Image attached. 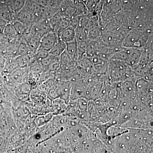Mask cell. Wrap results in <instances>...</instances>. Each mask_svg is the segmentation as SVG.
<instances>
[{
    "label": "cell",
    "mask_w": 153,
    "mask_h": 153,
    "mask_svg": "<svg viewBox=\"0 0 153 153\" xmlns=\"http://www.w3.org/2000/svg\"><path fill=\"white\" fill-rule=\"evenodd\" d=\"M153 38V29L133 28L129 31L122 43V47L143 49Z\"/></svg>",
    "instance_id": "6da1fadb"
},
{
    "label": "cell",
    "mask_w": 153,
    "mask_h": 153,
    "mask_svg": "<svg viewBox=\"0 0 153 153\" xmlns=\"http://www.w3.org/2000/svg\"><path fill=\"white\" fill-rule=\"evenodd\" d=\"M130 22L132 29H153V8L137 6L130 12Z\"/></svg>",
    "instance_id": "7a4b0ae2"
},
{
    "label": "cell",
    "mask_w": 153,
    "mask_h": 153,
    "mask_svg": "<svg viewBox=\"0 0 153 153\" xmlns=\"http://www.w3.org/2000/svg\"><path fill=\"white\" fill-rule=\"evenodd\" d=\"M71 81L70 100H75L78 99L86 100L88 82L87 79H81Z\"/></svg>",
    "instance_id": "3957f363"
},
{
    "label": "cell",
    "mask_w": 153,
    "mask_h": 153,
    "mask_svg": "<svg viewBox=\"0 0 153 153\" xmlns=\"http://www.w3.org/2000/svg\"><path fill=\"white\" fill-rule=\"evenodd\" d=\"M52 31L49 25V20L40 19L32 25L30 32L41 40L45 34Z\"/></svg>",
    "instance_id": "277c9868"
},
{
    "label": "cell",
    "mask_w": 153,
    "mask_h": 153,
    "mask_svg": "<svg viewBox=\"0 0 153 153\" xmlns=\"http://www.w3.org/2000/svg\"><path fill=\"white\" fill-rule=\"evenodd\" d=\"M58 98L61 99L68 105L70 101V91L71 81L70 80H57L55 83Z\"/></svg>",
    "instance_id": "5b68a950"
},
{
    "label": "cell",
    "mask_w": 153,
    "mask_h": 153,
    "mask_svg": "<svg viewBox=\"0 0 153 153\" xmlns=\"http://www.w3.org/2000/svg\"><path fill=\"white\" fill-rule=\"evenodd\" d=\"M137 95L139 97H148L153 94V82L143 77H139L135 82Z\"/></svg>",
    "instance_id": "8992f818"
},
{
    "label": "cell",
    "mask_w": 153,
    "mask_h": 153,
    "mask_svg": "<svg viewBox=\"0 0 153 153\" xmlns=\"http://www.w3.org/2000/svg\"><path fill=\"white\" fill-rule=\"evenodd\" d=\"M30 72L29 66L18 67L9 75L12 82L15 85H19L27 82Z\"/></svg>",
    "instance_id": "52a82bcc"
},
{
    "label": "cell",
    "mask_w": 153,
    "mask_h": 153,
    "mask_svg": "<svg viewBox=\"0 0 153 153\" xmlns=\"http://www.w3.org/2000/svg\"><path fill=\"white\" fill-rule=\"evenodd\" d=\"M58 40V35L54 31L47 33L41 38L38 50H44L49 52Z\"/></svg>",
    "instance_id": "ba28073f"
},
{
    "label": "cell",
    "mask_w": 153,
    "mask_h": 153,
    "mask_svg": "<svg viewBox=\"0 0 153 153\" xmlns=\"http://www.w3.org/2000/svg\"><path fill=\"white\" fill-rule=\"evenodd\" d=\"M118 26L130 31L131 30L130 22V12L120 10L111 19Z\"/></svg>",
    "instance_id": "9c48e42d"
},
{
    "label": "cell",
    "mask_w": 153,
    "mask_h": 153,
    "mask_svg": "<svg viewBox=\"0 0 153 153\" xmlns=\"http://www.w3.org/2000/svg\"><path fill=\"white\" fill-rule=\"evenodd\" d=\"M14 20L31 27L38 19L32 12L22 10L18 13L14 15Z\"/></svg>",
    "instance_id": "30bf717a"
},
{
    "label": "cell",
    "mask_w": 153,
    "mask_h": 153,
    "mask_svg": "<svg viewBox=\"0 0 153 153\" xmlns=\"http://www.w3.org/2000/svg\"><path fill=\"white\" fill-rule=\"evenodd\" d=\"M126 49L128 54L126 63L131 66L137 65L139 62L143 49L134 48H126Z\"/></svg>",
    "instance_id": "8fae6325"
},
{
    "label": "cell",
    "mask_w": 153,
    "mask_h": 153,
    "mask_svg": "<svg viewBox=\"0 0 153 153\" xmlns=\"http://www.w3.org/2000/svg\"><path fill=\"white\" fill-rule=\"evenodd\" d=\"M20 39L25 41L27 45L31 52L36 53L38 51L40 44V39L36 38L32 33L30 32L26 33L20 37Z\"/></svg>",
    "instance_id": "7c38bea8"
},
{
    "label": "cell",
    "mask_w": 153,
    "mask_h": 153,
    "mask_svg": "<svg viewBox=\"0 0 153 153\" xmlns=\"http://www.w3.org/2000/svg\"><path fill=\"white\" fill-rule=\"evenodd\" d=\"M68 106L65 101L61 99L57 98L55 99L52 102L51 106V113L54 115L63 114Z\"/></svg>",
    "instance_id": "4fadbf2b"
},
{
    "label": "cell",
    "mask_w": 153,
    "mask_h": 153,
    "mask_svg": "<svg viewBox=\"0 0 153 153\" xmlns=\"http://www.w3.org/2000/svg\"><path fill=\"white\" fill-rule=\"evenodd\" d=\"M66 43L58 38L56 44L49 51V55L53 57H59L66 50Z\"/></svg>",
    "instance_id": "5bb4252c"
},
{
    "label": "cell",
    "mask_w": 153,
    "mask_h": 153,
    "mask_svg": "<svg viewBox=\"0 0 153 153\" xmlns=\"http://www.w3.org/2000/svg\"><path fill=\"white\" fill-rule=\"evenodd\" d=\"M16 57H10L6 58L2 73L4 75H9L19 67Z\"/></svg>",
    "instance_id": "9a60e30c"
},
{
    "label": "cell",
    "mask_w": 153,
    "mask_h": 153,
    "mask_svg": "<svg viewBox=\"0 0 153 153\" xmlns=\"http://www.w3.org/2000/svg\"><path fill=\"white\" fill-rule=\"evenodd\" d=\"M66 51L69 57L76 64L78 58L77 42L75 40L66 43Z\"/></svg>",
    "instance_id": "2e32d148"
},
{
    "label": "cell",
    "mask_w": 153,
    "mask_h": 153,
    "mask_svg": "<svg viewBox=\"0 0 153 153\" xmlns=\"http://www.w3.org/2000/svg\"><path fill=\"white\" fill-rule=\"evenodd\" d=\"M11 23L13 26L15 31L19 38L26 33L30 32L31 27L30 26L23 24L16 20H13Z\"/></svg>",
    "instance_id": "e0dca14e"
},
{
    "label": "cell",
    "mask_w": 153,
    "mask_h": 153,
    "mask_svg": "<svg viewBox=\"0 0 153 153\" xmlns=\"http://www.w3.org/2000/svg\"><path fill=\"white\" fill-rule=\"evenodd\" d=\"M58 38L66 43L75 41V30L69 27L57 34Z\"/></svg>",
    "instance_id": "ac0fdd59"
},
{
    "label": "cell",
    "mask_w": 153,
    "mask_h": 153,
    "mask_svg": "<svg viewBox=\"0 0 153 153\" xmlns=\"http://www.w3.org/2000/svg\"><path fill=\"white\" fill-rule=\"evenodd\" d=\"M101 36L102 29L100 25L93 26L88 31V37L89 41H100Z\"/></svg>",
    "instance_id": "d6986e66"
},
{
    "label": "cell",
    "mask_w": 153,
    "mask_h": 153,
    "mask_svg": "<svg viewBox=\"0 0 153 153\" xmlns=\"http://www.w3.org/2000/svg\"><path fill=\"white\" fill-rule=\"evenodd\" d=\"M94 102L97 111L101 118L109 107L108 102L98 98L94 101Z\"/></svg>",
    "instance_id": "ffe728a7"
},
{
    "label": "cell",
    "mask_w": 153,
    "mask_h": 153,
    "mask_svg": "<svg viewBox=\"0 0 153 153\" xmlns=\"http://www.w3.org/2000/svg\"><path fill=\"white\" fill-rule=\"evenodd\" d=\"M26 0H11L8 7L14 15L20 12L24 7Z\"/></svg>",
    "instance_id": "44dd1931"
},
{
    "label": "cell",
    "mask_w": 153,
    "mask_h": 153,
    "mask_svg": "<svg viewBox=\"0 0 153 153\" xmlns=\"http://www.w3.org/2000/svg\"><path fill=\"white\" fill-rule=\"evenodd\" d=\"M3 35L10 40L17 41L20 40V38L17 35L13 26L11 23H9L6 26Z\"/></svg>",
    "instance_id": "7402d4cb"
},
{
    "label": "cell",
    "mask_w": 153,
    "mask_h": 153,
    "mask_svg": "<svg viewBox=\"0 0 153 153\" xmlns=\"http://www.w3.org/2000/svg\"><path fill=\"white\" fill-rule=\"evenodd\" d=\"M88 41V40L77 42L78 55L77 61L82 60L83 58L87 57V51Z\"/></svg>",
    "instance_id": "603a6c76"
},
{
    "label": "cell",
    "mask_w": 153,
    "mask_h": 153,
    "mask_svg": "<svg viewBox=\"0 0 153 153\" xmlns=\"http://www.w3.org/2000/svg\"><path fill=\"white\" fill-rule=\"evenodd\" d=\"M89 12L87 7L82 1H76L75 5V12L73 16L80 17Z\"/></svg>",
    "instance_id": "cb8c5ba5"
},
{
    "label": "cell",
    "mask_w": 153,
    "mask_h": 153,
    "mask_svg": "<svg viewBox=\"0 0 153 153\" xmlns=\"http://www.w3.org/2000/svg\"><path fill=\"white\" fill-rule=\"evenodd\" d=\"M59 9L51 7H43L41 19L49 20L55 14L58 13Z\"/></svg>",
    "instance_id": "d4e9b609"
},
{
    "label": "cell",
    "mask_w": 153,
    "mask_h": 153,
    "mask_svg": "<svg viewBox=\"0 0 153 153\" xmlns=\"http://www.w3.org/2000/svg\"><path fill=\"white\" fill-rule=\"evenodd\" d=\"M75 39L76 42L88 40V33L84 28L77 27L75 30Z\"/></svg>",
    "instance_id": "484cf974"
},
{
    "label": "cell",
    "mask_w": 153,
    "mask_h": 153,
    "mask_svg": "<svg viewBox=\"0 0 153 153\" xmlns=\"http://www.w3.org/2000/svg\"><path fill=\"white\" fill-rule=\"evenodd\" d=\"M30 52H32L30 51L27 45L26 44L25 41L20 39L19 44L17 46V56L27 55L29 54Z\"/></svg>",
    "instance_id": "4316f807"
},
{
    "label": "cell",
    "mask_w": 153,
    "mask_h": 153,
    "mask_svg": "<svg viewBox=\"0 0 153 153\" xmlns=\"http://www.w3.org/2000/svg\"><path fill=\"white\" fill-rule=\"evenodd\" d=\"M69 19H63L61 22L54 28L53 31L58 34L69 27Z\"/></svg>",
    "instance_id": "83f0119b"
},
{
    "label": "cell",
    "mask_w": 153,
    "mask_h": 153,
    "mask_svg": "<svg viewBox=\"0 0 153 153\" xmlns=\"http://www.w3.org/2000/svg\"><path fill=\"white\" fill-rule=\"evenodd\" d=\"M30 72L35 74H41L44 71V68L40 62L36 61L29 66Z\"/></svg>",
    "instance_id": "f1b7e54d"
},
{
    "label": "cell",
    "mask_w": 153,
    "mask_h": 153,
    "mask_svg": "<svg viewBox=\"0 0 153 153\" xmlns=\"http://www.w3.org/2000/svg\"><path fill=\"white\" fill-rule=\"evenodd\" d=\"M62 19H63V18L58 12L54 16H53L52 18L48 20L49 25H50L51 27L52 28V31L54 28L61 22Z\"/></svg>",
    "instance_id": "f546056e"
},
{
    "label": "cell",
    "mask_w": 153,
    "mask_h": 153,
    "mask_svg": "<svg viewBox=\"0 0 153 153\" xmlns=\"http://www.w3.org/2000/svg\"><path fill=\"white\" fill-rule=\"evenodd\" d=\"M49 55L48 51L44 50H38L35 54V58L38 62H41V60L45 59Z\"/></svg>",
    "instance_id": "4dcf8cb0"
},
{
    "label": "cell",
    "mask_w": 153,
    "mask_h": 153,
    "mask_svg": "<svg viewBox=\"0 0 153 153\" xmlns=\"http://www.w3.org/2000/svg\"><path fill=\"white\" fill-rule=\"evenodd\" d=\"M35 3L42 7H49L50 5V0H34Z\"/></svg>",
    "instance_id": "1f68e13d"
},
{
    "label": "cell",
    "mask_w": 153,
    "mask_h": 153,
    "mask_svg": "<svg viewBox=\"0 0 153 153\" xmlns=\"http://www.w3.org/2000/svg\"><path fill=\"white\" fill-rule=\"evenodd\" d=\"M9 23L6 20L0 19V33L2 34L6 26Z\"/></svg>",
    "instance_id": "d6a6232c"
},
{
    "label": "cell",
    "mask_w": 153,
    "mask_h": 153,
    "mask_svg": "<svg viewBox=\"0 0 153 153\" xmlns=\"http://www.w3.org/2000/svg\"><path fill=\"white\" fill-rule=\"evenodd\" d=\"M76 1H82V0H75Z\"/></svg>",
    "instance_id": "836d02e7"
}]
</instances>
